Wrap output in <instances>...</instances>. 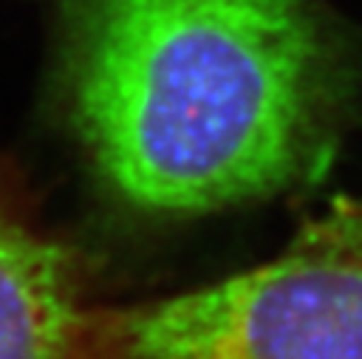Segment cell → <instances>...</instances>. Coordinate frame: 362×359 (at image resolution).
<instances>
[{
    "label": "cell",
    "mask_w": 362,
    "mask_h": 359,
    "mask_svg": "<svg viewBox=\"0 0 362 359\" xmlns=\"http://www.w3.org/2000/svg\"><path fill=\"white\" fill-rule=\"evenodd\" d=\"M93 317L79 254L0 164V359H93Z\"/></svg>",
    "instance_id": "3957f363"
},
{
    "label": "cell",
    "mask_w": 362,
    "mask_h": 359,
    "mask_svg": "<svg viewBox=\"0 0 362 359\" xmlns=\"http://www.w3.org/2000/svg\"><path fill=\"white\" fill-rule=\"evenodd\" d=\"M93 359H362V198L221 283L96 308Z\"/></svg>",
    "instance_id": "7a4b0ae2"
},
{
    "label": "cell",
    "mask_w": 362,
    "mask_h": 359,
    "mask_svg": "<svg viewBox=\"0 0 362 359\" xmlns=\"http://www.w3.org/2000/svg\"><path fill=\"white\" fill-rule=\"evenodd\" d=\"M62 85L127 206L201 215L325 161L354 65L311 0H59Z\"/></svg>",
    "instance_id": "6da1fadb"
}]
</instances>
